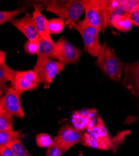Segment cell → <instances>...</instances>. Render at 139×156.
Here are the masks:
<instances>
[{"instance_id":"15","label":"cell","mask_w":139,"mask_h":156,"mask_svg":"<svg viewBox=\"0 0 139 156\" xmlns=\"http://www.w3.org/2000/svg\"><path fill=\"white\" fill-rule=\"evenodd\" d=\"M34 10L33 12V18L36 31L40 37L46 40H52L49 28V22L41 12L42 6L40 4L33 5Z\"/></svg>"},{"instance_id":"23","label":"cell","mask_w":139,"mask_h":156,"mask_svg":"<svg viewBox=\"0 0 139 156\" xmlns=\"http://www.w3.org/2000/svg\"><path fill=\"white\" fill-rule=\"evenodd\" d=\"M49 28L50 34H57L61 33L65 27V22L64 20L60 18H53L48 20Z\"/></svg>"},{"instance_id":"26","label":"cell","mask_w":139,"mask_h":156,"mask_svg":"<svg viewBox=\"0 0 139 156\" xmlns=\"http://www.w3.org/2000/svg\"><path fill=\"white\" fill-rule=\"evenodd\" d=\"M64 153H65V151L59 146L54 138L53 145L47 149L46 156H62Z\"/></svg>"},{"instance_id":"13","label":"cell","mask_w":139,"mask_h":156,"mask_svg":"<svg viewBox=\"0 0 139 156\" xmlns=\"http://www.w3.org/2000/svg\"><path fill=\"white\" fill-rule=\"evenodd\" d=\"M9 23L21 31L28 40H36L39 39L40 36L36 31L33 16L30 12H27L21 18L12 19L9 21Z\"/></svg>"},{"instance_id":"5","label":"cell","mask_w":139,"mask_h":156,"mask_svg":"<svg viewBox=\"0 0 139 156\" xmlns=\"http://www.w3.org/2000/svg\"><path fill=\"white\" fill-rule=\"evenodd\" d=\"M65 68V65L43 56H37V62L33 68L40 76L44 88H49L54 77Z\"/></svg>"},{"instance_id":"17","label":"cell","mask_w":139,"mask_h":156,"mask_svg":"<svg viewBox=\"0 0 139 156\" xmlns=\"http://www.w3.org/2000/svg\"><path fill=\"white\" fill-rule=\"evenodd\" d=\"M16 71L11 69L5 63L0 64V92L1 97L8 89V82H12L15 77Z\"/></svg>"},{"instance_id":"11","label":"cell","mask_w":139,"mask_h":156,"mask_svg":"<svg viewBox=\"0 0 139 156\" xmlns=\"http://www.w3.org/2000/svg\"><path fill=\"white\" fill-rule=\"evenodd\" d=\"M97 112L95 109H84L74 112L72 115L73 126L81 132L92 129L97 123V119H95Z\"/></svg>"},{"instance_id":"18","label":"cell","mask_w":139,"mask_h":156,"mask_svg":"<svg viewBox=\"0 0 139 156\" xmlns=\"http://www.w3.org/2000/svg\"><path fill=\"white\" fill-rule=\"evenodd\" d=\"M119 5L120 2L119 0H101L104 16V29L103 31H104L106 28L110 24L111 16Z\"/></svg>"},{"instance_id":"2","label":"cell","mask_w":139,"mask_h":156,"mask_svg":"<svg viewBox=\"0 0 139 156\" xmlns=\"http://www.w3.org/2000/svg\"><path fill=\"white\" fill-rule=\"evenodd\" d=\"M125 64L106 43L102 45L96 65L111 80L115 82L121 81Z\"/></svg>"},{"instance_id":"28","label":"cell","mask_w":139,"mask_h":156,"mask_svg":"<svg viewBox=\"0 0 139 156\" xmlns=\"http://www.w3.org/2000/svg\"><path fill=\"white\" fill-rule=\"evenodd\" d=\"M0 155L1 156H18L6 146L0 147Z\"/></svg>"},{"instance_id":"7","label":"cell","mask_w":139,"mask_h":156,"mask_svg":"<svg viewBox=\"0 0 139 156\" xmlns=\"http://www.w3.org/2000/svg\"><path fill=\"white\" fill-rule=\"evenodd\" d=\"M42 83L41 78L34 70L16 71L15 77L11 82V87L20 91L36 89Z\"/></svg>"},{"instance_id":"3","label":"cell","mask_w":139,"mask_h":156,"mask_svg":"<svg viewBox=\"0 0 139 156\" xmlns=\"http://www.w3.org/2000/svg\"><path fill=\"white\" fill-rule=\"evenodd\" d=\"M66 24L79 32L84 41V50L92 56L97 57L102 48L99 42L100 31L84 19L82 21L67 20Z\"/></svg>"},{"instance_id":"12","label":"cell","mask_w":139,"mask_h":156,"mask_svg":"<svg viewBox=\"0 0 139 156\" xmlns=\"http://www.w3.org/2000/svg\"><path fill=\"white\" fill-rule=\"evenodd\" d=\"M123 85L139 99V59L135 62L125 64Z\"/></svg>"},{"instance_id":"10","label":"cell","mask_w":139,"mask_h":156,"mask_svg":"<svg viewBox=\"0 0 139 156\" xmlns=\"http://www.w3.org/2000/svg\"><path fill=\"white\" fill-rule=\"evenodd\" d=\"M85 18L100 31L104 29V16L101 0H84Z\"/></svg>"},{"instance_id":"14","label":"cell","mask_w":139,"mask_h":156,"mask_svg":"<svg viewBox=\"0 0 139 156\" xmlns=\"http://www.w3.org/2000/svg\"><path fill=\"white\" fill-rule=\"evenodd\" d=\"M119 7L111 16L110 24L117 30L122 33H127L132 28L134 24L128 18V12L122 5V1H119Z\"/></svg>"},{"instance_id":"16","label":"cell","mask_w":139,"mask_h":156,"mask_svg":"<svg viewBox=\"0 0 139 156\" xmlns=\"http://www.w3.org/2000/svg\"><path fill=\"white\" fill-rule=\"evenodd\" d=\"M37 56H43L50 59H57V44L52 40H46L39 37V49Z\"/></svg>"},{"instance_id":"27","label":"cell","mask_w":139,"mask_h":156,"mask_svg":"<svg viewBox=\"0 0 139 156\" xmlns=\"http://www.w3.org/2000/svg\"><path fill=\"white\" fill-rule=\"evenodd\" d=\"M127 16L133 24L139 27V5L127 13Z\"/></svg>"},{"instance_id":"20","label":"cell","mask_w":139,"mask_h":156,"mask_svg":"<svg viewBox=\"0 0 139 156\" xmlns=\"http://www.w3.org/2000/svg\"><path fill=\"white\" fill-rule=\"evenodd\" d=\"M28 8V6H23L12 11H0V24H2L7 21L9 22V21L14 19V17L26 11Z\"/></svg>"},{"instance_id":"1","label":"cell","mask_w":139,"mask_h":156,"mask_svg":"<svg viewBox=\"0 0 139 156\" xmlns=\"http://www.w3.org/2000/svg\"><path fill=\"white\" fill-rule=\"evenodd\" d=\"M128 131H123L112 137L109 133L106 126L101 118H98L95 126L88 129L84 133L82 144L96 149L109 151L115 150L120 142L123 140L125 134Z\"/></svg>"},{"instance_id":"21","label":"cell","mask_w":139,"mask_h":156,"mask_svg":"<svg viewBox=\"0 0 139 156\" xmlns=\"http://www.w3.org/2000/svg\"><path fill=\"white\" fill-rule=\"evenodd\" d=\"M15 153L18 156H31L29 152L25 148L22 141L20 139H17L10 142L6 146Z\"/></svg>"},{"instance_id":"25","label":"cell","mask_w":139,"mask_h":156,"mask_svg":"<svg viewBox=\"0 0 139 156\" xmlns=\"http://www.w3.org/2000/svg\"><path fill=\"white\" fill-rule=\"evenodd\" d=\"M39 49V39L36 40H28L24 45L25 53L30 55H37Z\"/></svg>"},{"instance_id":"6","label":"cell","mask_w":139,"mask_h":156,"mask_svg":"<svg viewBox=\"0 0 139 156\" xmlns=\"http://www.w3.org/2000/svg\"><path fill=\"white\" fill-rule=\"evenodd\" d=\"M23 93L12 87H9L0 99V111L6 112L19 118H24L25 114L21 101Z\"/></svg>"},{"instance_id":"4","label":"cell","mask_w":139,"mask_h":156,"mask_svg":"<svg viewBox=\"0 0 139 156\" xmlns=\"http://www.w3.org/2000/svg\"><path fill=\"white\" fill-rule=\"evenodd\" d=\"M45 8L62 20L77 21L84 11V0H53Z\"/></svg>"},{"instance_id":"22","label":"cell","mask_w":139,"mask_h":156,"mask_svg":"<svg viewBox=\"0 0 139 156\" xmlns=\"http://www.w3.org/2000/svg\"><path fill=\"white\" fill-rule=\"evenodd\" d=\"M15 120L12 115L3 111H0V131L12 129Z\"/></svg>"},{"instance_id":"29","label":"cell","mask_w":139,"mask_h":156,"mask_svg":"<svg viewBox=\"0 0 139 156\" xmlns=\"http://www.w3.org/2000/svg\"><path fill=\"white\" fill-rule=\"evenodd\" d=\"M6 56V53L5 51H0V64L5 63V59Z\"/></svg>"},{"instance_id":"9","label":"cell","mask_w":139,"mask_h":156,"mask_svg":"<svg viewBox=\"0 0 139 156\" xmlns=\"http://www.w3.org/2000/svg\"><path fill=\"white\" fill-rule=\"evenodd\" d=\"M83 137L84 134L74 126H64L60 129L55 139L66 152L72 147L82 142Z\"/></svg>"},{"instance_id":"24","label":"cell","mask_w":139,"mask_h":156,"mask_svg":"<svg viewBox=\"0 0 139 156\" xmlns=\"http://www.w3.org/2000/svg\"><path fill=\"white\" fill-rule=\"evenodd\" d=\"M36 144L40 147H49L54 143V139H53L51 136L46 133L37 134L36 137Z\"/></svg>"},{"instance_id":"19","label":"cell","mask_w":139,"mask_h":156,"mask_svg":"<svg viewBox=\"0 0 139 156\" xmlns=\"http://www.w3.org/2000/svg\"><path fill=\"white\" fill-rule=\"evenodd\" d=\"M20 137L19 132L16 131L13 129L0 131V147L6 146L10 142L19 139Z\"/></svg>"},{"instance_id":"8","label":"cell","mask_w":139,"mask_h":156,"mask_svg":"<svg viewBox=\"0 0 139 156\" xmlns=\"http://www.w3.org/2000/svg\"><path fill=\"white\" fill-rule=\"evenodd\" d=\"M57 59L62 64H74L80 59L82 51L70 43L65 37L61 36L56 42Z\"/></svg>"}]
</instances>
